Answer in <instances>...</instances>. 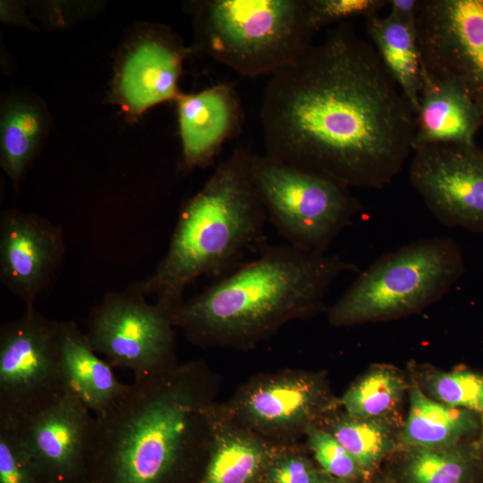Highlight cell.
<instances>
[{"mask_svg":"<svg viewBox=\"0 0 483 483\" xmlns=\"http://www.w3.org/2000/svg\"><path fill=\"white\" fill-rule=\"evenodd\" d=\"M260 123L265 155L380 190L412 154L416 113L369 40L343 22L270 76Z\"/></svg>","mask_w":483,"mask_h":483,"instance_id":"obj_1","label":"cell"},{"mask_svg":"<svg viewBox=\"0 0 483 483\" xmlns=\"http://www.w3.org/2000/svg\"><path fill=\"white\" fill-rule=\"evenodd\" d=\"M356 266L338 255L292 245L264 247L173 311L174 326L197 344L248 345L290 319L322 310L330 286Z\"/></svg>","mask_w":483,"mask_h":483,"instance_id":"obj_2","label":"cell"},{"mask_svg":"<svg viewBox=\"0 0 483 483\" xmlns=\"http://www.w3.org/2000/svg\"><path fill=\"white\" fill-rule=\"evenodd\" d=\"M199 369L134 377L94 415L85 472L89 483H165L201 444L206 394Z\"/></svg>","mask_w":483,"mask_h":483,"instance_id":"obj_3","label":"cell"},{"mask_svg":"<svg viewBox=\"0 0 483 483\" xmlns=\"http://www.w3.org/2000/svg\"><path fill=\"white\" fill-rule=\"evenodd\" d=\"M250 155L235 149L183 204L165 256L136 283L146 296L174 309L199 277L219 279L263 245L267 215L251 180Z\"/></svg>","mask_w":483,"mask_h":483,"instance_id":"obj_4","label":"cell"},{"mask_svg":"<svg viewBox=\"0 0 483 483\" xmlns=\"http://www.w3.org/2000/svg\"><path fill=\"white\" fill-rule=\"evenodd\" d=\"M194 48L245 77L280 71L312 43L306 0H206L194 10Z\"/></svg>","mask_w":483,"mask_h":483,"instance_id":"obj_5","label":"cell"},{"mask_svg":"<svg viewBox=\"0 0 483 483\" xmlns=\"http://www.w3.org/2000/svg\"><path fill=\"white\" fill-rule=\"evenodd\" d=\"M464 271L461 248L452 238L411 242L362 271L328 309V319L340 326L417 313L441 299Z\"/></svg>","mask_w":483,"mask_h":483,"instance_id":"obj_6","label":"cell"},{"mask_svg":"<svg viewBox=\"0 0 483 483\" xmlns=\"http://www.w3.org/2000/svg\"><path fill=\"white\" fill-rule=\"evenodd\" d=\"M250 171L267 218L295 248L326 253L361 209L349 187L267 155L251 154Z\"/></svg>","mask_w":483,"mask_h":483,"instance_id":"obj_7","label":"cell"},{"mask_svg":"<svg viewBox=\"0 0 483 483\" xmlns=\"http://www.w3.org/2000/svg\"><path fill=\"white\" fill-rule=\"evenodd\" d=\"M137 284L105 294L90 312L85 333L94 351L134 377L157 376L175 368L174 309L149 303Z\"/></svg>","mask_w":483,"mask_h":483,"instance_id":"obj_8","label":"cell"},{"mask_svg":"<svg viewBox=\"0 0 483 483\" xmlns=\"http://www.w3.org/2000/svg\"><path fill=\"white\" fill-rule=\"evenodd\" d=\"M59 331L35 306L1 326L0 418L18 420L64 393Z\"/></svg>","mask_w":483,"mask_h":483,"instance_id":"obj_9","label":"cell"},{"mask_svg":"<svg viewBox=\"0 0 483 483\" xmlns=\"http://www.w3.org/2000/svg\"><path fill=\"white\" fill-rule=\"evenodd\" d=\"M422 72L460 83L483 111V0H419Z\"/></svg>","mask_w":483,"mask_h":483,"instance_id":"obj_10","label":"cell"},{"mask_svg":"<svg viewBox=\"0 0 483 483\" xmlns=\"http://www.w3.org/2000/svg\"><path fill=\"white\" fill-rule=\"evenodd\" d=\"M410 180L437 220L483 233V148L432 144L413 148Z\"/></svg>","mask_w":483,"mask_h":483,"instance_id":"obj_11","label":"cell"},{"mask_svg":"<svg viewBox=\"0 0 483 483\" xmlns=\"http://www.w3.org/2000/svg\"><path fill=\"white\" fill-rule=\"evenodd\" d=\"M191 51L167 26L137 25L119 51L111 103L133 120L158 104L174 101L181 93L182 64Z\"/></svg>","mask_w":483,"mask_h":483,"instance_id":"obj_12","label":"cell"},{"mask_svg":"<svg viewBox=\"0 0 483 483\" xmlns=\"http://www.w3.org/2000/svg\"><path fill=\"white\" fill-rule=\"evenodd\" d=\"M92 414L75 395L64 392L14 420L24 445L47 483H71L85 472L94 425Z\"/></svg>","mask_w":483,"mask_h":483,"instance_id":"obj_13","label":"cell"},{"mask_svg":"<svg viewBox=\"0 0 483 483\" xmlns=\"http://www.w3.org/2000/svg\"><path fill=\"white\" fill-rule=\"evenodd\" d=\"M65 253L61 227L16 208L0 215V279L26 307L35 301L60 267Z\"/></svg>","mask_w":483,"mask_h":483,"instance_id":"obj_14","label":"cell"},{"mask_svg":"<svg viewBox=\"0 0 483 483\" xmlns=\"http://www.w3.org/2000/svg\"><path fill=\"white\" fill-rule=\"evenodd\" d=\"M182 142L181 169L206 167L224 144L241 131V97L232 84L220 83L174 100Z\"/></svg>","mask_w":483,"mask_h":483,"instance_id":"obj_15","label":"cell"},{"mask_svg":"<svg viewBox=\"0 0 483 483\" xmlns=\"http://www.w3.org/2000/svg\"><path fill=\"white\" fill-rule=\"evenodd\" d=\"M326 386L317 375L294 373L265 379L240 398V415L267 432L309 426L329 404Z\"/></svg>","mask_w":483,"mask_h":483,"instance_id":"obj_16","label":"cell"},{"mask_svg":"<svg viewBox=\"0 0 483 483\" xmlns=\"http://www.w3.org/2000/svg\"><path fill=\"white\" fill-rule=\"evenodd\" d=\"M482 126V109L460 83L422 72L413 148L472 144Z\"/></svg>","mask_w":483,"mask_h":483,"instance_id":"obj_17","label":"cell"},{"mask_svg":"<svg viewBox=\"0 0 483 483\" xmlns=\"http://www.w3.org/2000/svg\"><path fill=\"white\" fill-rule=\"evenodd\" d=\"M59 366L64 392L75 395L94 415L113 405L128 386L72 321H60Z\"/></svg>","mask_w":483,"mask_h":483,"instance_id":"obj_18","label":"cell"},{"mask_svg":"<svg viewBox=\"0 0 483 483\" xmlns=\"http://www.w3.org/2000/svg\"><path fill=\"white\" fill-rule=\"evenodd\" d=\"M50 126L47 106L38 96L13 90L2 97L0 165L16 190L39 155Z\"/></svg>","mask_w":483,"mask_h":483,"instance_id":"obj_19","label":"cell"},{"mask_svg":"<svg viewBox=\"0 0 483 483\" xmlns=\"http://www.w3.org/2000/svg\"><path fill=\"white\" fill-rule=\"evenodd\" d=\"M408 415L402 426V447H440L478 435L481 414L428 397L417 385L408 391Z\"/></svg>","mask_w":483,"mask_h":483,"instance_id":"obj_20","label":"cell"},{"mask_svg":"<svg viewBox=\"0 0 483 483\" xmlns=\"http://www.w3.org/2000/svg\"><path fill=\"white\" fill-rule=\"evenodd\" d=\"M400 450L389 471L399 483H472L483 474V453L476 440Z\"/></svg>","mask_w":483,"mask_h":483,"instance_id":"obj_21","label":"cell"},{"mask_svg":"<svg viewBox=\"0 0 483 483\" xmlns=\"http://www.w3.org/2000/svg\"><path fill=\"white\" fill-rule=\"evenodd\" d=\"M365 21L369 42L417 114L422 68L416 27L389 13H378Z\"/></svg>","mask_w":483,"mask_h":483,"instance_id":"obj_22","label":"cell"},{"mask_svg":"<svg viewBox=\"0 0 483 483\" xmlns=\"http://www.w3.org/2000/svg\"><path fill=\"white\" fill-rule=\"evenodd\" d=\"M210 455L199 483H252L268 464L269 449L237 429H216Z\"/></svg>","mask_w":483,"mask_h":483,"instance_id":"obj_23","label":"cell"},{"mask_svg":"<svg viewBox=\"0 0 483 483\" xmlns=\"http://www.w3.org/2000/svg\"><path fill=\"white\" fill-rule=\"evenodd\" d=\"M402 426L394 417L357 419L344 413L332 419L326 430L356 460L369 480L385 459L402 448Z\"/></svg>","mask_w":483,"mask_h":483,"instance_id":"obj_24","label":"cell"},{"mask_svg":"<svg viewBox=\"0 0 483 483\" xmlns=\"http://www.w3.org/2000/svg\"><path fill=\"white\" fill-rule=\"evenodd\" d=\"M409 386L396 369L379 365L357 379L345 392L341 402L345 413L357 419L394 417Z\"/></svg>","mask_w":483,"mask_h":483,"instance_id":"obj_25","label":"cell"},{"mask_svg":"<svg viewBox=\"0 0 483 483\" xmlns=\"http://www.w3.org/2000/svg\"><path fill=\"white\" fill-rule=\"evenodd\" d=\"M419 369L415 385L428 397L445 405L483 413V374L431 367Z\"/></svg>","mask_w":483,"mask_h":483,"instance_id":"obj_26","label":"cell"},{"mask_svg":"<svg viewBox=\"0 0 483 483\" xmlns=\"http://www.w3.org/2000/svg\"><path fill=\"white\" fill-rule=\"evenodd\" d=\"M40 479L16 422L0 418V483H39Z\"/></svg>","mask_w":483,"mask_h":483,"instance_id":"obj_27","label":"cell"},{"mask_svg":"<svg viewBox=\"0 0 483 483\" xmlns=\"http://www.w3.org/2000/svg\"><path fill=\"white\" fill-rule=\"evenodd\" d=\"M307 434L315 459L325 473L355 483L369 480L356 460L326 429L310 424Z\"/></svg>","mask_w":483,"mask_h":483,"instance_id":"obj_28","label":"cell"},{"mask_svg":"<svg viewBox=\"0 0 483 483\" xmlns=\"http://www.w3.org/2000/svg\"><path fill=\"white\" fill-rule=\"evenodd\" d=\"M388 0H306V13L310 30H320L345 21L378 14Z\"/></svg>","mask_w":483,"mask_h":483,"instance_id":"obj_29","label":"cell"},{"mask_svg":"<svg viewBox=\"0 0 483 483\" xmlns=\"http://www.w3.org/2000/svg\"><path fill=\"white\" fill-rule=\"evenodd\" d=\"M318 473L306 458L296 454H284L275 458L267 474L268 483H317Z\"/></svg>","mask_w":483,"mask_h":483,"instance_id":"obj_30","label":"cell"},{"mask_svg":"<svg viewBox=\"0 0 483 483\" xmlns=\"http://www.w3.org/2000/svg\"><path fill=\"white\" fill-rule=\"evenodd\" d=\"M419 0H388V13L399 21L416 27Z\"/></svg>","mask_w":483,"mask_h":483,"instance_id":"obj_31","label":"cell"},{"mask_svg":"<svg viewBox=\"0 0 483 483\" xmlns=\"http://www.w3.org/2000/svg\"><path fill=\"white\" fill-rule=\"evenodd\" d=\"M369 483H399L388 471L380 473L378 471L369 479Z\"/></svg>","mask_w":483,"mask_h":483,"instance_id":"obj_32","label":"cell"},{"mask_svg":"<svg viewBox=\"0 0 483 483\" xmlns=\"http://www.w3.org/2000/svg\"><path fill=\"white\" fill-rule=\"evenodd\" d=\"M317 483H355V482H350V481L343 480L340 479H336L326 473V474H320Z\"/></svg>","mask_w":483,"mask_h":483,"instance_id":"obj_33","label":"cell"},{"mask_svg":"<svg viewBox=\"0 0 483 483\" xmlns=\"http://www.w3.org/2000/svg\"><path fill=\"white\" fill-rule=\"evenodd\" d=\"M476 443L480 451L483 453V413H481V425L478 434V438L476 439Z\"/></svg>","mask_w":483,"mask_h":483,"instance_id":"obj_34","label":"cell"},{"mask_svg":"<svg viewBox=\"0 0 483 483\" xmlns=\"http://www.w3.org/2000/svg\"><path fill=\"white\" fill-rule=\"evenodd\" d=\"M472 483H483V474L479 476L476 480H474Z\"/></svg>","mask_w":483,"mask_h":483,"instance_id":"obj_35","label":"cell"}]
</instances>
